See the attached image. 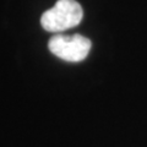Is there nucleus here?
<instances>
[{
	"label": "nucleus",
	"instance_id": "obj_1",
	"mask_svg": "<svg viewBox=\"0 0 147 147\" xmlns=\"http://www.w3.org/2000/svg\"><path fill=\"white\" fill-rule=\"evenodd\" d=\"M82 17L84 10L76 0H58L52 9L43 12L40 25L45 31L58 33L77 26Z\"/></svg>",
	"mask_w": 147,
	"mask_h": 147
},
{
	"label": "nucleus",
	"instance_id": "obj_2",
	"mask_svg": "<svg viewBox=\"0 0 147 147\" xmlns=\"http://www.w3.org/2000/svg\"><path fill=\"white\" fill-rule=\"evenodd\" d=\"M91 47V40L81 34H57L53 36L48 42L50 53H53L61 60L70 63H79L85 60L90 53Z\"/></svg>",
	"mask_w": 147,
	"mask_h": 147
}]
</instances>
